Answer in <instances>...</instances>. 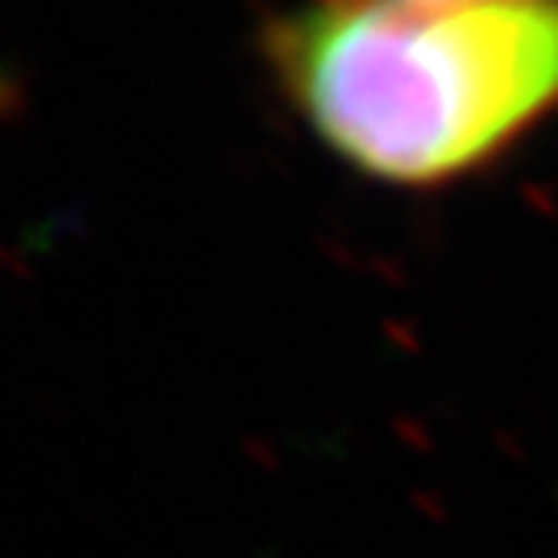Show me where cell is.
I'll return each mask as SVG.
<instances>
[{"label": "cell", "mask_w": 558, "mask_h": 558, "mask_svg": "<svg viewBox=\"0 0 558 558\" xmlns=\"http://www.w3.org/2000/svg\"><path fill=\"white\" fill-rule=\"evenodd\" d=\"M271 54L341 159L384 183H442L558 105V0H311Z\"/></svg>", "instance_id": "cell-1"}, {"label": "cell", "mask_w": 558, "mask_h": 558, "mask_svg": "<svg viewBox=\"0 0 558 558\" xmlns=\"http://www.w3.org/2000/svg\"><path fill=\"white\" fill-rule=\"evenodd\" d=\"M415 4H462V0H415Z\"/></svg>", "instance_id": "cell-2"}]
</instances>
